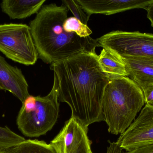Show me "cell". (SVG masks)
I'll return each mask as SVG.
<instances>
[{
	"instance_id": "cell-1",
	"label": "cell",
	"mask_w": 153,
	"mask_h": 153,
	"mask_svg": "<svg viewBox=\"0 0 153 153\" xmlns=\"http://www.w3.org/2000/svg\"><path fill=\"white\" fill-rule=\"evenodd\" d=\"M96 53L76 54L51 64L60 102L68 104L71 117L85 127L104 121L102 99L110 76L101 69Z\"/></svg>"
},
{
	"instance_id": "cell-2",
	"label": "cell",
	"mask_w": 153,
	"mask_h": 153,
	"mask_svg": "<svg viewBox=\"0 0 153 153\" xmlns=\"http://www.w3.org/2000/svg\"><path fill=\"white\" fill-rule=\"evenodd\" d=\"M69 9L64 4L44 5L30 22L39 58L46 63L65 59L76 54L96 53L97 41L88 37L81 38L67 32L63 27Z\"/></svg>"
},
{
	"instance_id": "cell-3",
	"label": "cell",
	"mask_w": 153,
	"mask_h": 153,
	"mask_svg": "<svg viewBox=\"0 0 153 153\" xmlns=\"http://www.w3.org/2000/svg\"><path fill=\"white\" fill-rule=\"evenodd\" d=\"M110 76L102 99V115L108 131L121 134L143 107L144 97L141 88L128 76Z\"/></svg>"
},
{
	"instance_id": "cell-4",
	"label": "cell",
	"mask_w": 153,
	"mask_h": 153,
	"mask_svg": "<svg viewBox=\"0 0 153 153\" xmlns=\"http://www.w3.org/2000/svg\"><path fill=\"white\" fill-rule=\"evenodd\" d=\"M60 102L55 82L47 96L30 95L22 103L17 119L18 128L24 135L39 137L50 131L58 118Z\"/></svg>"
},
{
	"instance_id": "cell-5",
	"label": "cell",
	"mask_w": 153,
	"mask_h": 153,
	"mask_svg": "<svg viewBox=\"0 0 153 153\" xmlns=\"http://www.w3.org/2000/svg\"><path fill=\"white\" fill-rule=\"evenodd\" d=\"M97 47L109 49L121 59L153 63V34L114 31L96 39Z\"/></svg>"
},
{
	"instance_id": "cell-6",
	"label": "cell",
	"mask_w": 153,
	"mask_h": 153,
	"mask_svg": "<svg viewBox=\"0 0 153 153\" xmlns=\"http://www.w3.org/2000/svg\"><path fill=\"white\" fill-rule=\"evenodd\" d=\"M0 52L16 63L35 64L38 54L30 26L21 23L0 24Z\"/></svg>"
},
{
	"instance_id": "cell-7",
	"label": "cell",
	"mask_w": 153,
	"mask_h": 153,
	"mask_svg": "<svg viewBox=\"0 0 153 153\" xmlns=\"http://www.w3.org/2000/svg\"><path fill=\"white\" fill-rule=\"evenodd\" d=\"M116 143L127 152L153 145V107L146 105L129 127Z\"/></svg>"
},
{
	"instance_id": "cell-8",
	"label": "cell",
	"mask_w": 153,
	"mask_h": 153,
	"mask_svg": "<svg viewBox=\"0 0 153 153\" xmlns=\"http://www.w3.org/2000/svg\"><path fill=\"white\" fill-rule=\"evenodd\" d=\"M88 128L71 117L51 141L58 153H92Z\"/></svg>"
},
{
	"instance_id": "cell-9",
	"label": "cell",
	"mask_w": 153,
	"mask_h": 153,
	"mask_svg": "<svg viewBox=\"0 0 153 153\" xmlns=\"http://www.w3.org/2000/svg\"><path fill=\"white\" fill-rule=\"evenodd\" d=\"M85 12L91 16L93 14L111 15L134 9H144L153 0H76Z\"/></svg>"
},
{
	"instance_id": "cell-10",
	"label": "cell",
	"mask_w": 153,
	"mask_h": 153,
	"mask_svg": "<svg viewBox=\"0 0 153 153\" xmlns=\"http://www.w3.org/2000/svg\"><path fill=\"white\" fill-rule=\"evenodd\" d=\"M28 84L21 70L0 55V90L9 91L22 103L29 96Z\"/></svg>"
},
{
	"instance_id": "cell-11",
	"label": "cell",
	"mask_w": 153,
	"mask_h": 153,
	"mask_svg": "<svg viewBox=\"0 0 153 153\" xmlns=\"http://www.w3.org/2000/svg\"><path fill=\"white\" fill-rule=\"evenodd\" d=\"M45 0H4L1 2L2 11L12 19H26L37 13Z\"/></svg>"
},
{
	"instance_id": "cell-12",
	"label": "cell",
	"mask_w": 153,
	"mask_h": 153,
	"mask_svg": "<svg viewBox=\"0 0 153 153\" xmlns=\"http://www.w3.org/2000/svg\"><path fill=\"white\" fill-rule=\"evenodd\" d=\"M121 59L126 65L128 77L136 83L141 90L153 85V63L140 60Z\"/></svg>"
},
{
	"instance_id": "cell-13",
	"label": "cell",
	"mask_w": 153,
	"mask_h": 153,
	"mask_svg": "<svg viewBox=\"0 0 153 153\" xmlns=\"http://www.w3.org/2000/svg\"><path fill=\"white\" fill-rule=\"evenodd\" d=\"M98 60L101 69L107 74L117 76H128L122 59L109 49L102 48L98 55Z\"/></svg>"
},
{
	"instance_id": "cell-14",
	"label": "cell",
	"mask_w": 153,
	"mask_h": 153,
	"mask_svg": "<svg viewBox=\"0 0 153 153\" xmlns=\"http://www.w3.org/2000/svg\"><path fill=\"white\" fill-rule=\"evenodd\" d=\"M0 153H57L56 149L50 143L38 140H25L18 144L0 152Z\"/></svg>"
},
{
	"instance_id": "cell-15",
	"label": "cell",
	"mask_w": 153,
	"mask_h": 153,
	"mask_svg": "<svg viewBox=\"0 0 153 153\" xmlns=\"http://www.w3.org/2000/svg\"><path fill=\"white\" fill-rule=\"evenodd\" d=\"M63 27L67 32L75 33L81 38L90 37V35L92 33L87 25L83 24L74 17L67 18L64 23Z\"/></svg>"
},
{
	"instance_id": "cell-16",
	"label": "cell",
	"mask_w": 153,
	"mask_h": 153,
	"mask_svg": "<svg viewBox=\"0 0 153 153\" xmlns=\"http://www.w3.org/2000/svg\"><path fill=\"white\" fill-rule=\"evenodd\" d=\"M25 140L24 137L15 134L7 127H0V152Z\"/></svg>"
},
{
	"instance_id": "cell-17",
	"label": "cell",
	"mask_w": 153,
	"mask_h": 153,
	"mask_svg": "<svg viewBox=\"0 0 153 153\" xmlns=\"http://www.w3.org/2000/svg\"><path fill=\"white\" fill-rule=\"evenodd\" d=\"M63 4L66 6L71 11L74 17L83 24L87 25L90 16L84 11L76 1H62Z\"/></svg>"
},
{
	"instance_id": "cell-18",
	"label": "cell",
	"mask_w": 153,
	"mask_h": 153,
	"mask_svg": "<svg viewBox=\"0 0 153 153\" xmlns=\"http://www.w3.org/2000/svg\"><path fill=\"white\" fill-rule=\"evenodd\" d=\"M142 91L143 93L146 105L153 107V85L148 86Z\"/></svg>"
},
{
	"instance_id": "cell-19",
	"label": "cell",
	"mask_w": 153,
	"mask_h": 153,
	"mask_svg": "<svg viewBox=\"0 0 153 153\" xmlns=\"http://www.w3.org/2000/svg\"><path fill=\"white\" fill-rule=\"evenodd\" d=\"M125 153H153V145L135 148Z\"/></svg>"
},
{
	"instance_id": "cell-20",
	"label": "cell",
	"mask_w": 153,
	"mask_h": 153,
	"mask_svg": "<svg viewBox=\"0 0 153 153\" xmlns=\"http://www.w3.org/2000/svg\"><path fill=\"white\" fill-rule=\"evenodd\" d=\"M109 146L108 147L106 153H122L123 149L120 147L116 142L111 143L108 141Z\"/></svg>"
},
{
	"instance_id": "cell-21",
	"label": "cell",
	"mask_w": 153,
	"mask_h": 153,
	"mask_svg": "<svg viewBox=\"0 0 153 153\" xmlns=\"http://www.w3.org/2000/svg\"><path fill=\"white\" fill-rule=\"evenodd\" d=\"M147 11V17L151 22V25L153 27V2L150 4L145 9Z\"/></svg>"
}]
</instances>
